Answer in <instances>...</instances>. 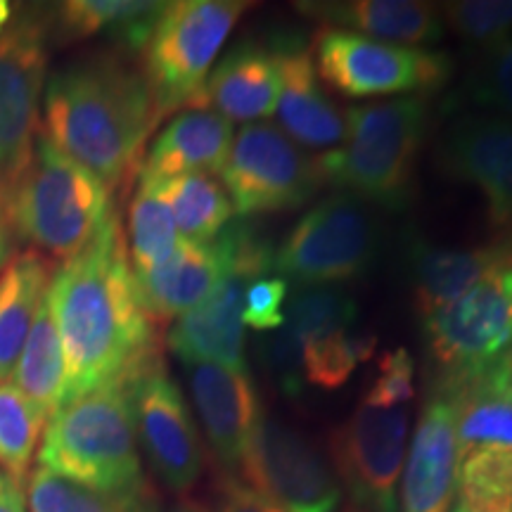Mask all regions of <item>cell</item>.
<instances>
[{
	"label": "cell",
	"instance_id": "obj_11",
	"mask_svg": "<svg viewBox=\"0 0 512 512\" xmlns=\"http://www.w3.org/2000/svg\"><path fill=\"white\" fill-rule=\"evenodd\" d=\"M46 72V27L34 15L12 17L0 34V202L29 166L41 136Z\"/></svg>",
	"mask_w": 512,
	"mask_h": 512
},
{
	"label": "cell",
	"instance_id": "obj_2",
	"mask_svg": "<svg viewBox=\"0 0 512 512\" xmlns=\"http://www.w3.org/2000/svg\"><path fill=\"white\" fill-rule=\"evenodd\" d=\"M43 136L112 192L138 174V159L162 121L143 69L114 53L55 69L43 88Z\"/></svg>",
	"mask_w": 512,
	"mask_h": 512
},
{
	"label": "cell",
	"instance_id": "obj_49",
	"mask_svg": "<svg viewBox=\"0 0 512 512\" xmlns=\"http://www.w3.org/2000/svg\"><path fill=\"white\" fill-rule=\"evenodd\" d=\"M5 484H8V477H5V475H3V472H0V489H3V486H5Z\"/></svg>",
	"mask_w": 512,
	"mask_h": 512
},
{
	"label": "cell",
	"instance_id": "obj_41",
	"mask_svg": "<svg viewBox=\"0 0 512 512\" xmlns=\"http://www.w3.org/2000/svg\"><path fill=\"white\" fill-rule=\"evenodd\" d=\"M214 512H283L249 489L238 477H226L221 482Z\"/></svg>",
	"mask_w": 512,
	"mask_h": 512
},
{
	"label": "cell",
	"instance_id": "obj_46",
	"mask_svg": "<svg viewBox=\"0 0 512 512\" xmlns=\"http://www.w3.org/2000/svg\"><path fill=\"white\" fill-rule=\"evenodd\" d=\"M0 235H12L10 223H8V216H5L3 202H0ZM12 238H15V235H12Z\"/></svg>",
	"mask_w": 512,
	"mask_h": 512
},
{
	"label": "cell",
	"instance_id": "obj_35",
	"mask_svg": "<svg viewBox=\"0 0 512 512\" xmlns=\"http://www.w3.org/2000/svg\"><path fill=\"white\" fill-rule=\"evenodd\" d=\"M356 311V302L342 287H302L287 304L285 325L297 332L302 342H309L313 337L349 330L356 323Z\"/></svg>",
	"mask_w": 512,
	"mask_h": 512
},
{
	"label": "cell",
	"instance_id": "obj_37",
	"mask_svg": "<svg viewBox=\"0 0 512 512\" xmlns=\"http://www.w3.org/2000/svg\"><path fill=\"white\" fill-rule=\"evenodd\" d=\"M467 91L479 110L512 121V36L482 50Z\"/></svg>",
	"mask_w": 512,
	"mask_h": 512
},
{
	"label": "cell",
	"instance_id": "obj_26",
	"mask_svg": "<svg viewBox=\"0 0 512 512\" xmlns=\"http://www.w3.org/2000/svg\"><path fill=\"white\" fill-rule=\"evenodd\" d=\"M53 266L36 249L12 254L0 271V382H10L43 299Z\"/></svg>",
	"mask_w": 512,
	"mask_h": 512
},
{
	"label": "cell",
	"instance_id": "obj_13",
	"mask_svg": "<svg viewBox=\"0 0 512 512\" xmlns=\"http://www.w3.org/2000/svg\"><path fill=\"white\" fill-rule=\"evenodd\" d=\"M138 446H143L155 475L176 494H185L204 470V448L181 389L152 356L128 377Z\"/></svg>",
	"mask_w": 512,
	"mask_h": 512
},
{
	"label": "cell",
	"instance_id": "obj_34",
	"mask_svg": "<svg viewBox=\"0 0 512 512\" xmlns=\"http://www.w3.org/2000/svg\"><path fill=\"white\" fill-rule=\"evenodd\" d=\"M373 351L375 335L337 330L313 337L304 342V380L318 389H339Z\"/></svg>",
	"mask_w": 512,
	"mask_h": 512
},
{
	"label": "cell",
	"instance_id": "obj_47",
	"mask_svg": "<svg viewBox=\"0 0 512 512\" xmlns=\"http://www.w3.org/2000/svg\"><path fill=\"white\" fill-rule=\"evenodd\" d=\"M451 512H470V510H467V508H465V505L458 501L456 505H453V510H451Z\"/></svg>",
	"mask_w": 512,
	"mask_h": 512
},
{
	"label": "cell",
	"instance_id": "obj_42",
	"mask_svg": "<svg viewBox=\"0 0 512 512\" xmlns=\"http://www.w3.org/2000/svg\"><path fill=\"white\" fill-rule=\"evenodd\" d=\"M0 512H29L22 484H15L8 479V484L0 489Z\"/></svg>",
	"mask_w": 512,
	"mask_h": 512
},
{
	"label": "cell",
	"instance_id": "obj_16",
	"mask_svg": "<svg viewBox=\"0 0 512 512\" xmlns=\"http://www.w3.org/2000/svg\"><path fill=\"white\" fill-rule=\"evenodd\" d=\"M185 368L195 411L211 451L226 475L235 477L249 439L264 418L249 370H233L219 363H190Z\"/></svg>",
	"mask_w": 512,
	"mask_h": 512
},
{
	"label": "cell",
	"instance_id": "obj_20",
	"mask_svg": "<svg viewBox=\"0 0 512 512\" xmlns=\"http://www.w3.org/2000/svg\"><path fill=\"white\" fill-rule=\"evenodd\" d=\"M283 88L280 76V43L242 41L230 48L209 74L200 105L233 121L268 119L275 114Z\"/></svg>",
	"mask_w": 512,
	"mask_h": 512
},
{
	"label": "cell",
	"instance_id": "obj_6",
	"mask_svg": "<svg viewBox=\"0 0 512 512\" xmlns=\"http://www.w3.org/2000/svg\"><path fill=\"white\" fill-rule=\"evenodd\" d=\"M249 10L242 0L166 3L143 53V74L159 117L200 105L214 60Z\"/></svg>",
	"mask_w": 512,
	"mask_h": 512
},
{
	"label": "cell",
	"instance_id": "obj_3",
	"mask_svg": "<svg viewBox=\"0 0 512 512\" xmlns=\"http://www.w3.org/2000/svg\"><path fill=\"white\" fill-rule=\"evenodd\" d=\"M3 207L15 238L62 261L81 254L114 216L112 190L43 131Z\"/></svg>",
	"mask_w": 512,
	"mask_h": 512
},
{
	"label": "cell",
	"instance_id": "obj_44",
	"mask_svg": "<svg viewBox=\"0 0 512 512\" xmlns=\"http://www.w3.org/2000/svg\"><path fill=\"white\" fill-rule=\"evenodd\" d=\"M12 17H15L12 15V5L8 3V0H0V34L10 27Z\"/></svg>",
	"mask_w": 512,
	"mask_h": 512
},
{
	"label": "cell",
	"instance_id": "obj_30",
	"mask_svg": "<svg viewBox=\"0 0 512 512\" xmlns=\"http://www.w3.org/2000/svg\"><path fill=\"white\" fill-rule=\"evenodd\" d=\"M29 512H157L155 496L147 486L126 494L88 489L53 472L36 467L24 484Z\"/></svg>",
	"mask_w": 512,
	"mask_h": 512
},
{
	"label": "cell",
	"instance_id": "obj_24",
	"mask_svg": "<svg viewBox=\"0 0 512 512\" xmlns=\"http://www.w3.org/2000/svg\"><path fill=\"white\" fill-rule=\"evenodd\" d=\"M510 256V249L501 245L448 249L415 240L408 249V266H411L415 309L422 323L463 297L489 268Z\"/></svg>",
	"mask_w": 512,
	"mask_h": 512
},
{
	"label": "cell",
	"instance_id": "obj_12",
	"mask_svg": "<svg viewBox=\"0 0 512 512\" xmlns=\"http://www.w3.org/2000/svg\"><path fill=\"white\" fill-rule=\"evenodd\" d=\"M240 475L249 489L283 512H337L342 503L339 479L318 448L268 415L249 439Z\"/></svg>",
	"mask_w": 512,
	"mask_h": 512
},
{
	"label": "cell",
	"instance_id": "obj_14",
	"mask_svg": "<svg viewBox=\"0 0 512 512\" xmlns=\"http://www.w3.org/2000/svg\"><path fill=\"white\" fill-rule=\"evenodd\" d=\"M408 422L406 408L361 406L330 434L332 465L356 510L396 512Z\"/></svg>",
	"mask_w": 512,
	"mask_h": 512
},
{
	"label": "cell",
	"instance_id": "obj_8",
	"mask_svg": "<svg viewBox=\"0 0 512 512\" xmlns=\"http://www.w3.org/2000/svg\"><path fill=\"white\" fill-rule=\"evenodd\" d=\"M377 223L368 204L347 192L320 200L275 249L280 278L302 287L335 285L366 273L377 254Z\"/></svg>",
	"mask_w": 512,
	"mask_h": 512
},
{
	"label": "cell",
	"instance_id": "obj_27",
	"mask_svg": "<svg viewBox=\"0 0 512 512\" xmlns=\"http://www.w3.org/2000/svg\"><path fill=\"white\" fill-rule=\"evenodd\" d=\"M164 8L166 3L143 0H69L57 8V31L72 41L110 36L140 53Z\"/></svg>",
	"mask_w": 512,
	"mask_h": 512
},
{
	"label": "cell",
	"instance_id": "obj_39",
	"mask_svg": "<svg viewBox=\"0 0 512 512\" xmlns=\"http://www.w3.org/2000/svg\"><path fill=\"white\" fill-rule=\"evenodd\" d=\"M259 356L268 373L278 380L285 394L297 396L304 389V342L297 332L280 328L271 332L259 347Z\"/></svg>",
	"mask_w": 512,
	"mask_h": 512
},
{
	"label": "cell",
	"instance_id": "obj_43",
	"mask_svg": "<svg viewBox=\"0 0 512 512\" xmlns=\"http://www.w3.org/2000/svg\"><path fill=\"white\" fill-rule=\"evenodd\" d=\"M12 254H15V238L12 235H0V271L12 259Z\"/></svg>",
	"mask_w": 512,
	"mask_h": 512
},
{
	"label": "cell",
	"instance_id": "obj_22",
	"mask_svg": "<svg viewBox=\"0 0 512 512\" xmlns=\"http://www.w3.org/2000/svg\"><path fill=\"white\" fill-rule=\"evenodd\" d=\"M233 147V124L207 107L181 110L152 140L138 166L140 181L162 183L185 174H216Z\"/></svg>",
	"mask_w": 512,
	"mask_h": 512
},
{
	"label": "cell",
	"instance_id": "obj_48",
	"mask_svg": "<svg viewBox=\"0 0 512 512\" xmlns=\"http://www.w3.org/2000/svg\"><path fill=\"white\" fill-rule=\"evenodd\" d=\"M505 363H508L510 370H512V349L508 351V354H505Z\"/></svg>",
	"mask_w": 512,
	"mask_h": 512
},
{
	"label": "cell",
	"instance_id": "obj_18",
	"mask_svg": "<svg viewBox=\"0 0 512 512\" xmlns=\"http://www.w3.org/2000/svg\"><path fill=\"white\" fill-rule=\"evenodd\" d=\"M254 275L228 273L219 287L185 313L169 330L166 344L190 363H219L233 370H247L245 358V297Z\"/></svg>",
	"mask_w": 512,
	"mask_h": 512
},
{
	"label": "cell",
	"instance_id": "obj_21",
	"mask_svg": "<svg viewBox=\"0 0 512 512\" xmlns=\"http://www.w3.org/2000/svg\"><path fill=\"white\" fill-rule=\"evenodd\" d=\"M233 271L226 235L209 242L181 240L176 252L136 278L140 304L150 320H178L202 304Z\"/></svg>",
	"mask_w": 512,
	"mask_h": 512
},
{
	"label": "cell",
	"instance_id": "obj_32",
	"mask_svg": "<svg viewBox=\"0 0 512 512\" xmlns=\"http://www.w3.org/2000/svg\"><path fill=\"white\" fill-rule=\"evenodd\" d=\"M48 418L12 382H0V472L22 484L41 446Z\"/></svg>",
	"mask_w": 512,
	"mask_h": 512
},
{
	"label": "cell",
	"instance_id": "obj_17",
	"mask_svg": "<svg viewBox=\"0 0 512 512\" xmlns=\"http://www.w3.org/2000/svg\"><path fill=\"white\" fill-rule=\"evenodd\" d=\"M460 448L456 413L444 392H434L415 427L403 470L401 512H451L458 486Z\"/></svg>",
	"mask_w": 512,
	"mask_h": 512
},
{
	"label": "cell",
	"instance_id": "obj_19",
	"mask_svg": "<svg viewBox=\"0 0 512 512\" xmlns=\"http://www.w3.org/2000/svg\"><path fill=\"white\" fill-rule=\"evenodd\" d=\"M280 43V100L275 107L280 131L294 145L309 150H328L347 140V119L323 91L313 67L311 48L297 36H278Z\"/></svg>",
	"mask_w": 512,
	"mask_h": 512
},
{
	"label": "cell",
	"instance_id": "obj_5",
	"mask_svg": "<svg viewBox=\"0 0 512 512\" xmlns=\"http://www.w3.org/2000/svg\"><path fill=\"white\" fill-rule=\"evenodd\" d=\"M38 467L88 489L112 494L143 489L128 380L62 406L43 432Z\"/></svg>",
	"mask_w": 512,
	"mask_h": 512
},
{
	"label": "cell",
	"instance_id": "obj_33",
	"mask_svg": "<svg viewBox=\"0 0 512 512\" xmlns=\"http://www.w3.org/2000/svg\"><path fill=\"white\" fill-rule=\"evenodd\" d=\"M456 489L470 512H512V451L475 448L465 453Z\"/></svg>",
	"mask_w": 512,
	"mask_h": 512
},
{
	"label": "cell",
	"instance_id": "obj_25",
	"mask_svg": "<svg viewBox=\"0 0 512 512\" xmlns=\"http://www.w3.org/2000/svg\"><path fill=\"white\" fill-rule=\"evenodd\" d=\"M448 394L456 413V437L460 458L475 448H505L512 451V370L505 358Z\"/></svg>",
	"mask_w": 512,
	"mask_h": 512
},
{
	"label": "cell",
	"instance_id": "obj_23",
	"mask_svg": "<svg viewBox=\"0 0 512 512\" xmlns=\"http://www.w3.org/2000/svg\"><path fill=\"white\" fill-rule=\"evenodd\" d=\"M304 15L323 27L396 43V46H427L444 36L439 5L420 0H349V3H302Z\"/></svg>",
	"mask_w": 512,
	"mask_h": 512
},
{
	"label": "cell",
	"instance_id": "obj_28",
	"mask_svg": "<svg viewBox=\"0 0 512 512\" xmlns=\"http://www.w3.org/2000/svg\"><path fill=\"white\" fill-rule=\"evenodd\" d=\"M64 380H67V368H64L62 337L46 294L10 382L50 420L64 403Z\"/></svg>",
	"mask_w": 512,
	"mask_h": 512
},
{
	"label": "cell",
	"instance_id": "obj_9",
	"mask_svg": "<svg viewBox=\"0 0 512 512\" xmlns=\"http://www.w3.org/2000/svg\"><path fill=\"white\" fill-rule=\"evenodd\" d=\"M311 53L318 79L354 100L434 91L453 74V60L439 50L396 46L344 29L320 27Z\"/></svg>",
	"mask_w": 512,
	"mask_h": 512
},
{
	"label": "cell",
	"instance_id": "obj_40",
	"mask_svg": "<svg viewBox=\"0 0 512 512\" xmlns=\"http://www.w3.org/2000/svg\"><path fill=\"white\" fill-rule=\"evenodd\" d=\"M290 285L285 278L261 275L247 287L245 297V328L256 332H275L285 325V302Z\"/></svg>",
	"mask_w": 512,
	"mask_h": 512
},
{
	"label": "cell",
	"instance_id": "obj_50",
	"mask_svg": "<svg viewBox=\"0 0 512 512\" xmlns=\"http://www.w3.org/2000/svg\"><path fill=\"white\" fill-rule=\"evenodd\" d=\"M344 512H361V510H356V508H349V510H344Z\"/></svg>",
	"mask_w": 512,
	"mask_h": 512
},
{
	"label": "cell",
	"instance_id": "obj_45",
	"mask_svg": "<svg viewBox=\"0 0 512 512\" xmlns=\"http://www.w3.org/2000/svg\"><path fill=\"white\" fill-rule=\"evenodd\" d=\"M157 512H162V510H157ZM164 512H209V510L202 508L200 503L183 501V503H178V505H174V508H169V510H164Z\"/></svg>",
	"mask_w": 512,
	"mask_h": 512
},
{
	"label": "cell",
	"instance_id": "obj_31",
	"mask_svg": "<svg viewBox=\"0 0 512 512\" xmlns=\"http://www.w3.org/2000/svg\"><path fill=\"white\" fill-rule=\"evenodd\" d=\"M178 245H181V235H178L174 216L166 207L164 197L159 195L157 185L138 178L136 195L128 209L126 235V252L133 275L140 278L164 264Z\"/></svg>",
	"mask_w": 512,
	"mask_h": 512
},
{
	"label": "cell",
	"instance_id": "obj_10",
	"mask_svg": "<svg viewBox=\"0 0 512 512\" xmlns=\"http://www.w3.org/2000/svg\"><path fill=\"white\" fill-rule=\"evenodd\" d=\"M221 183L240 216H259L304 207L323 178L316 159L278 126L245 124L223 164Z\"/></svg>",
	"mask_w": 512,
	"mask_h": 512
},
{
	"label": "cell",
	"instance_id": "obj_15",
	"mask_svg": "<svg viewBox=\"0 0 512 512\" xmlns=\"http://www.w3.org/2000/svg\"><path fill=\"white\" fill-rule=\"evenodd\" d=\"M439 162L448 176L482 192L494 226L512 228V121L460 114L439 140Z\"/></svg>",
	"mask_w": 512,
	"mask_h": 512
},
{
	"label": "cell",
	"instance_id": "obj_4",
	"mask_svg": "<svg viewBox=\"0 0 512 512\" xmlns=\"http://www.w3.org/2000/svg\"><path fill=\"white\" fill-rule=\"evenodd\" d=\"M347 145L316 157L323 183L380 207L401 211L411 202L415 166L427 128L420 95L349 107Z\"/></svg>",
	"mask_w": 512,
	"mask_h": 512
},
{
	"label": "cell",
	"instance_id": "obj_7",
	"mask_svg": "<svg viewBox=\"0 0 512 512\" xmlns=\"http://www.w3.org/2000/svg\"><path fill=\"white\" fill-rule=\"evenodd\" d=\"M422 325L437 389L456 387L505 358L512 349V256Z\"/></svg>",
	"mask_w": 512,
	"mask_h": 512
},
{
	"label": "cell",
	"instance_id": "obj_1",
	"mask_svg": "<svg viewBox=\"0 0 512 512\" xmlns=\"http://www.w3.org/2000/svg\"><path fill=\"white\" fill-rule=\"evenodd\" d=\"M50 309L64 349V403L136 375L155 354L119 216L53 273Z\"/></svg>",
	"mask_w": 512,
	"mask_h": 512
},
{
	"label": "cell",
	"instance_id": "obj_38",
	"mask_svg": "<svg viewBox=\"0 0 512 512\" xmlns=\"http://www.w3.org/2000/svg\"><path fill=\"white\" fill-rule=\"evenodd\" d=\"M415 399V361L408 349L387 351L380 358L377 377L363 406L370 408H396Z\"/></svg>",
	"mask_w": 512,
	"mask_h": 512
},
{
	"label": "cell",
	"instance_id": "obj_29",
	"mask_svg": "<svg viewBox=\"0 0 512 512\" xmlns=\"http://www.w3.org/2000/svg\"><path fill=\"white\" fill-rule=\"evenodd\" d=\"M155 185L174 216L181 240H214L235 214L226 188L211 174H185Z\"/></svg>",
	"mask_w": 512,
	"mask_h": 512
},
{
	"label": "cell",
	"instance_id": "obj_36",
	"mask_svg": "<svg viewBox=\"0 0 512 512\" xmlns=\"http://www.w3.org/2000/svg\"><path fill=\"white\" fill-rule=\"evenodd\" d=\"M439 12L444 27L482 50L512 36V0H460Z\"/></svg>",
	"mask_w": 512,
	"mask_h": 512
}]
</instances>
